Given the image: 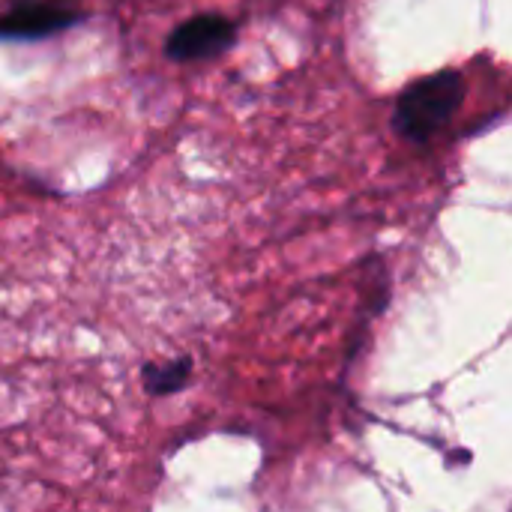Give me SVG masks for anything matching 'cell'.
I'll return each mask as SVG.
<instances>
[{
    "instance_id": "cell-3",
    "label": "cell",
    "mask_w": 512,
    "mask_h": 512,
    "mask_svg": "<svg viewBox=\"0 0 512 512\" xmlns=\"http://www.w3.org/2000/svg\"><path fill=\"white\" fill-rule=\"evenodd\" d=\"M234 36H237V27L228 18L198 15L171 30V36L165 42V54L177 63L210 60V57L222 54L234 42Z\"/></svg>"
},
{
    "instance_id": "cell-2",
    "label": "cell",
    "mask_w": 512,
    "mask_h": 512,
    "mask_svg": "<svg viewBox=\"0 0 512 512\" xmlns=\"http://www.w3.org/2000/svg\"><path fill=\"white\" fill-rule=\"evenodd\" d=\"M78 18L81 12L63 0H18L0 15V39H45L78 24Z\"/></svg>"
},
{
    "instance_id": "cell-4",
    "label": "cell",
    "mask_w": 512,
    "mask_h": 512,
    "mask_svg": "<svg viewBox=\"0 0 512 512\" xmlns=\"http://www.w3.org/2000/svg\"><path fill=\"white\" fill-rule=\"evenodd\" d=\"M195 372V360L189 354L171 357V360H150L141 366V387L150 399L177 396L189 387Z\"/></svg>"
},
{
    "instance_id": "cell-1",
    "label": "cell",
    "mask_w": 512,
    "mask_h": 512,
    "mask_svg": "<svg viewBox=\"0 0 512 512\" xmlns=\"http://www.w3.org/2000/svg\"><path fill=\"white\" fill-rule=\"evenodd\" d=\"M462 75L447 69L411 84L396 105V129L411 141L435 135L462 102Z\"/></svg>"
}]
</instances>
